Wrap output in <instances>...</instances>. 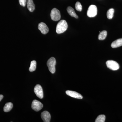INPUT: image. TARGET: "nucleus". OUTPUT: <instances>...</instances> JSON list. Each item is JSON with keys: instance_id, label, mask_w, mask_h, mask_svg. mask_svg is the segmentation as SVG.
I'll list each match as a JSON object with an SVG mask.
<instances>
[{"instance_id": "f8f14e48", "label": "nucleus", "mask_w": 122, "mask_h": 122, "mask_svg": "<svg viewBox=\"0 0 122 122\" xmlns=\"http://www.w3.org/2000/svg\"><path fill=\"white\" fill-rule=\"evenodd\" d=\"M27 8L29 11L33 12L35 9V5L34 4L33 0H28L27 2Z\"/></svg>"}, {"instance_id": "4468645a", "label": "nucleus", "mask_w": 122, "mask_h": 122, "mask_svg": "<svg viewBox=\"0 0 122 122\" xmlns=\"http://www.w3.org/2000/svg\"><path fill=\"white\" fill-rule=\"evenodd\" d=\"M13 107V104L11 102H8L5 104L4 107L5 112H8L10 111Z\"/></svg>"}, {"instance_id": "6e6552de", "label": "nucleus", "mask_w": 122, "mask_h": 122, "mask_svg": "<svg viewBox=\"0 0 122 122\" xmlns=\"http://www.w3.org/2000/svg\"><path fill=\"white\" fill-rule=\"evenodd\" d=\"M66 94L68 96H71L74 98L82 99L83 98V96L81 94L77 92L67 90L66 92Z\"/></svg>"}, {"instance_id": "7ed1b4c3", "label": "nucleus", "mask_w": 122, "mask_h": 122, "mask_svg": "<svg viewBox=\"0 0 122 122\" xmlns=\"http://www.w3.org/2000/svg\"><path fill=\"white\" fill-rule=\"evenodd\" d=\"M50 16L51 19L54 21H57L61 19V14L58 9L56 8H53L52 10L50 13Z\"/></svg>"}, {"instance_id": "0eeeda50", "label": "nucleus", "mask_w": 122, "mask_h": 122, "mask_svg": "<svg viewBox=\"0 0 122 122\" xmlns=\"http://www.w3.org/2000/svg\"><path fill=\"white\" fill-rule=\"evenodd\" d=\"M43 107V105L41 102L36 100H34L32 103V109L36 111H39Z\"/></svg>"}, {"instance_id": "aec40b11", "label": "nucleus", "mask_w": 122, "mask_h": 122, "mask_svg": "<svg viewBox=\"0 0 122 122\" xmlns=\"http://www.w3.org/2000/svg\"><path fill=\"white\" fill-rule=\"evenodd\" d=\"M19 1L22 7H25L26 5V2H27L26 0H19Z\"/></svg>"}, {"instance_id": "f3484780", "label": "nucleus", "mask_w": 122, "mask_h": 122, "mask_svg": "<svg viewBox=\"0 0 122 122\" xmlns=\"http://www.w3.org/2000/svg\"><path fill=\"white\" fill-rule=\"evenodd\" d=\"M107 32L106 30H103L100 32L98 35V39L100 40H104L106 37Z\"/></svg>"}, {"instance_id": "9b49d317", "label": "nucleus", "mask_w": 122, "mask_h": 122, "mask_svg": "<svg viewBox=\"0 0 122 122\" xmlns=\"http://www.w3.org/2000/svg\"><path fill=\"white\" fill-rule=\"evenodd\" d=\"M122 46V38L115 40L111 44L112 48H115L120 47Z\"/></svg>"}, {"instance_id": "f03ea898", "label": "nucleus", "mask_w": 122, "mask_h": 122, "mask_svg": "<svg viewBox=\"0 0 122 122\" xmlns=\"http://www.w3.org/2000/svg\"><path fill=\"white\" fill-rule=\"evenodd\" d=\"M56 64V59L53 57L50 58L47 61V66H48L50 72L51 73L54 74L55 73V66Z\"/></svg>"}, {"instance_id": "a211bd4d", "label": "nucleus", "mask_w": 122, "mask_h": 122, "mask_svg": "<svg viewBox=\"0 0 122 122\" xmlns=\"http://www.w3.org/2000/svg\"><path fill=\"white\" fill-rule=\"evenodd\" d=\"M106 119V116L104 115H100L96 118L95 122H104Z\"/></svg>"}, {"instance_id": "423d86ee", "label": "nucleus", "mask_w": 122, "mask_h": 122, "mask_svg": "<svg viewBox=\"0 0 122 122\" xmlns=\"http://www.w3.org/2000/svg\"><path fill=\"white\" fill-rule=\"evenodd\" d=\"M34 92L35 94L39 98L42 99L44 97L43 89L41 86L39 85H37L34 89Z\"/></svg>"}, {"instance_id": "9d476101", "label": "nucleus", "mask_w": 122, "mask_h": 122, "mask_svg": "<svg viewBox=\"0 0 122 122\" xmlns=\"http://www.w3.org/2000/svg\"><path fill=\"white\" fill-rule=\"evenodd\" d=\"M41 117L42 120L45 122H50L51 116L50 113L47 111H44L41 114Z\"/></svg>"}, {"instance_id": "ddd939ff", "label": "nucleus", "mask_w": 122, "mask_h": 122, "mask_svg": "<svg viewBox=\"0 0 122 122\" xmlns=\"http://www.w3.org/2000/svg\"><path fill=\"white\" fill-rule=\"evenodd\" d=\"M67 11L68 13L71 16L76 18H78V16L75 13L74 9L72 7H68L67 9Z\"/></svg>"}, {"instance_id": "39448f33", "label": "nucleus", "mask_w": 122, "mask_h": 122, "mask_svg": "<svg viewBox=\"0 0 122 122\" xmlns=\"http://www.w3.org/2000/svg\"><path fill=\"white\" fill-rule=\"evenodd\" d=\"M97 9L96 5H90L87 11V15L89 17H94L97 15Z\"/></svg>"}, {"instance_id": "412c9836", "label": "nucleus", "mask_w": 122, "mask_h": 122, "mask_svg": "<svg viewBox=\"0 0 122 122\" xmlns=\"http://www.w3.org/2000/svg\"><path fill=\"white\" fill-rule=\"evenodd\" d=\"M3 97H4V96L2 95H0V102L2 100Z\"/></svg>"}, {"instance_id": "6ab92c4d", "label": "nucleus", "mask_w": 122, "mask_h": 122, "mask_svg": "<svg viewBox=\"0 0 122 122\" xmlns=\"http://www.w3.org/2000/svg\"><path fill=\"white\" fill-rule=\"evenodd\" d=\"M75 8L77 11L81 12L82 10V6L80 2H77L75 4Z\"/></svg>"}, {"instance_id": "f257e3e1", "label": "nucleus", "mask_w": 122, "mask_h": 122, "mask_svg": "<svg viewBox=\"0 0 122 122\" xmlns=\"http://www.w3.org/2000/svg\"><path fill=\"white\" fill-rule=\"evenodd\" d=\"M68 25L67 22L64 20L60 21L57 25L56 32L58 34L62 33L68 29Z\"/></svg>"}, {"instance_id": "1a4fd4ad", "label": "nucleus", "mask_w": 122, "mask_h": 122, "mask_svg": "<svg viewBox=\"0 0 122 122\" xmlns=\"http://www.w3.org/2000/svg\"><path fill=\"white\" fill-rule=\"evenodd\" d=\"M38 28L42 33L44 34H46L49 31L48 26L44 22H41L38 24Z\"/></svg>"}, {"instance_id": "dca6fc26", "label": "nucleus", "mask_w": 122, "mask_h": 122, "mask_svg": "<svg viewBox=\"0 0 122 122\" xmlns=\"http://www.w3.org/2000/svg\"><path fill=\"white\" fill-rule=\"evenodd\" d=\"M114 10L113 8L109 9L107 13V18L110 20L112 19L113 17Z\"/></svg>"}, {"instance_id": "20e7f679", "label": "nucleus", "mask_w": 122, "mask_h": 122, "mask_svg": "<svg viewBox=\"0 0 122 122\" xmlns=\"http://www.w3.org/2000/svg\"><path fill=\"white\" fill-rule=\"evenodd\" d=\"M107 67L112 70H117L119 68V65L117 62L113 60H108L106 62Z\"/></svg>"}, {"instance_id": "2eb2a0df", "label": "nucleus", "mask_w": 122, "mask_h": 122, "mask_svg": "<svg viewBox=\"0 0 122 122\" xmlns=\"http://www.w3.org/2000/svg\"><path fill=\"white\" fill-rule=\"evenodd\" d=\"M37 63L35 61H33L31 62L30 67L29 68V70L30 72L35 71L36 68Z\"/></svg>"}]
</instances>
